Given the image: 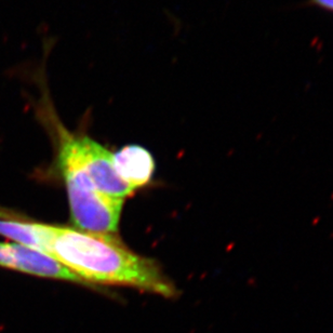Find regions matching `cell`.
<instances>
[{
	"instance_id": "cell-1",
	"label": "cell",
	"mask_w": 333,
	"mask_h": 333,
	"mask_svg": "<svg viewBox=\"0 0 333 333\" xmlns=\"http://www.w3.org/2000/svg\"><path fill=\"white\" fill-rule=\"evenodd\" d=\"M46 254L87 284H118L172 297L175 288L154 261L108 234L50 225Z\"/></svg>"
},
{
	"instance_id": "cell-2",
	"label": "cell",
	"mask_w": 333,
	"mask_h": 333,
	"mask_svg": "<svg viewBox=\"0 0 333 333\" xmlns=\"http://www.w3.org/2000/svg\"><path fill=\"white\" fill-rule=\"evenodd\" d=\"M57 141V161L69 199L72 219L78 228L98 234L117 230L123 199L102 194L63 141Z\"/></svg>"
},
{
	"instance_id": "cell-3",
	"label": "cell",
	"mask_w": 333,
	"mask_h": 333,
	"mask_svg": "<svg viewBox=\"0 0 333 333\" xmlns=\"http://www.w3.org/2000/svg\"><path fill=\"white\" fill-rule=\"evenodd\" d=\"M0 267L31 276L87 284L55 258L18 243L0 242Z\"/></svg>"
},
{
	"instance_id": "cell-4",
	"label": "cell",
	"mask_w": 333,
	"mask_h": 333,
	"mask_svg": "<svg viewBox=\"0 0 333 333\" xmlns=\"http://www.w3.org/2000/svg\"><path fill=\"white\" fill-rule=\"evenodd\" d=\"M113 155L118 175L131 188L142 187L150 181L155 171V160L146 148L129 145Z\"/></svg>"
}]
</instances>
